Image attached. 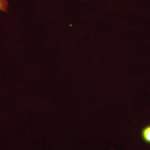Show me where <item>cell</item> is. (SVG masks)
Returning a JSON list of instances; mask_svg holds the SVG:
<instances>
[{
	"label": "cell",
	"mask_w": 150,
	"mask_h": 150,
	"mask_svg": "<svg viewBox=\"0 0 150 150\" xmlns=\"http://www.w3.org/2000/svg\"><path fill=\"white\" fill-rule=\"evenodd\" d=\"M142 135L144 141L150 144V125L145 126L142 129Z\"/></svg>",
	"instance_id": "1"
},
{
	"label": "cell",
	"mask_w": 150,
	"mask_h": 150,
	"mask_svg": "<svg viewBox=\"0 0 150 150\" xmlns=\"http://www.w3.org/2000/svg\"><path fill=\"white\" fill-rule=\"evenodd\" d=\"M9 4L7 0H0V11L5 13H8Z\"/></svg>",
	"instance_id": "2"
}]
</instances>
